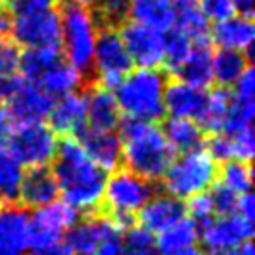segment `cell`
Segmentation results:
<instances>
[{
    "label": "cell",
    "mask_w": 255,
    "mask_h": 255,
    "mask_svg": "<svg viewBox=\"0 0 255 255\" xmlns=\"http://www.w3.org/2000/svg\"><path fill=\"white\" fill-rule=\"evenodd\" d=\"M171 2H175V4H179V2H183V0H171Z\"/></svg>",
    "instance_id": "db71d44e"
},
{
    "label": "cell",
    "mask_w": 255,
    "mask_h": 255,
    "mask_svg": "<svg viewBox=\"0 0 255 255\" xmlns=\"http://www.w3.org/2000/svg\"><path fill=\"white\" fill-rule=\"evenodd\" d=\"M118 128L121 140V162L127 166L125 170L140 175L149 183L160 181L175 158L162 128L156 127L155 123L125 118L120 121Z\"/></svg>",
    "instance_id": "7a4b0ae2"
},
{
    "label": "cell",
    "mask_w": 255,
    "mask_h": 255,
    "mask_svg": "<svg viewBox=\"0 0 255 255\" xmlns=\"http://www.w3.org/2000/svg\"><path fill=\"white\" fill-rule=\"evenodd\" d=\"M231 95H233V93H231ZM254 118H255L254 101H241L233 97L231 110H229V116H227V121H226V125H224L222 134H235V132H239V130L252 128Z\"/></svg>",
    "instance_id": "e575fe53"
},
{
    "label": "cell",
    "mask_w": 255,
    "mask_h": 255,
    "mask_svg": "<svg viewBox=\"0 0 255 255\" xmlns=\"http://www.w3.org/2000/svg\"><path fill=\"white\" fill-rule=\"evenodd\" d=\"M52 162V175L62 201L75 213H93L103 205L108 175L88 156L78 138H64L58 142Z\"/></svg>",
    "instance_id": "6da1fadb"
},
{
    "label": "cell",
    "mask_w": 255,
    "mask_h": 255,
    "mask_svg": "<svg viewBox=\"0 0 255 255\" xmlns=\"http://www.w3.org/2000/svg\"><path fill=\"white\" fill-rule=\"evenodd\" d=\"M209 192H211V198H213L216 216H226V214L235 213V205H237L239 196H235L233 192H229L227 188H224V186H220L216 183L211 186Z\"/></svg>",
    "instance_id": "b9f144b4"
},
{
    "label": "cell",
    "mask_w": 255,
    "mask_h": 255,
    "mask_svg": "<svg viewBox=\"0 0 255 255\" xmlns=\"http://www.w3.org/2000/svg\"><path fill=\"white\" fill-rule=\"evenodd\" d=\"M9 32L15 45L26 49H60L62 19L56 0L11 2Z\"/></svg>",
    "instance_id": "3957f363"
},
{
    "label": "cell",
    "mask_w": 255,
    "mask_h": 255,
    "mask_svg": "<svg viewBox=\"0 0 255 255\" xmlns=\"http://www.w3.org/2000/svg\"><path fill=\"white\" fill-rule=\"evenodd\" d=\"M75 222H77V213L62 199H56L41 209H36L30 214L28 252L62 241L67 231L75 226Z\"/></svg>",
    "instance_id": "8fae6325"
},
{
    "label": "cell",
    "mask_w": 255,
    "mask_h": 255,
    "mask_svg": "<svg viewBox=\"0 0 255 255\" xmlns=\"http://www.w3.org/2000/svg\"><path fill=\"white\" fill-rule=\"evenodd\" d=\"M19 60H21L19 45H15L13 39L2 37L0 39V78L17 75Z\"/></svg>",
    "instance_id": "ab89813d"
},
{
    "label": "cell",
    "mask_w": 255,
    "mask_h": 255,
    "mask_svg": "<svg viewBox=\"0 0 255 255\" xmlns=\"http://www.w3.org/2000/svg\"><path fill=\"white\" fill-rule=\"evenodd\" d=\"M235 214H239V216H242V218L248 220V222H254L255 199H254V196H252V192H248V194H242V196H239V198H237Z\"/></svg>",
    "instance_id": "f6af8a7d"
},
{
    "label": "cell",
    "mask_w": 255,
    "mask_h": 255,
    "mask_svg": "<svg viewBox=\"0 0 255 255\" xmlns=\"http://www.w3.org/2000/svg\"><path fill=\"white\" fill-rule=\"evenodd\" d=\"M173 255H205V254H203L199 248H196V246H194V248L183 250V252H177V254H173Z\"/></svg>",
    "instance_id": "f907efd6"
},
{
    "label": "cell",
    "mask_w": 255,
    "mask_h": 255,
    "mask_svg": "<svg viewBox=\"0 0 255 255\" xmlns=\"http://www.w3.org/2000/svg\"><path fill=\"white\" fill-rule=\"evenodd\" d=\"M196 2H198L199 9L205 15L207 21H213L214 24H218V22L226 21V19L235 15L231 0H196Z\"/></svg>",
    "instance_id": "60d3db41"
},
{
    "label": "cell",
    "mask_w": 255,
    "mask_h": 255,
    "mask_svg": "<svg viewBox=\"0 0 255 255\" xmlns=\"http://www.w3.org/2000/svg\"><path fill=\"white\" fill-rule=\"evenodd\" d=\"M173 28L184 34L194 45L211 41V26L196 0H183L175 6Z\"/></svg>",
    "instance_id": "484cf974"
},
{
    "label": "cell",
    "mask_w": 255,
    "mask_h": 255,
    "mask_svg": "<svg viewBox=\"0 0 255 255\" xmlns=\"http://www.w3.org/2000/svg\"><path fill=\"white\" fill-rule=\"evenodd\" d=\"M211 190V188H209ZM203 192V194H198L194 198L186 199V205H184V211L190 214L188 218L192 222H196L198 227L201 229L203 226H207L213 218H216V211H214V203L213 198H211V192Z\"/></svg>",
    "instance_id": "74e56055"
},
{
    "label": "cell",
    "mask_w": 255,
    "mask_h": 255,
    "mask_svg": "<svg viewBox=\"0 0 255 255\" xmlns=\"http://www.w3.org/2000/svg\"><path fill=\"white\" fill-rule=\"evenodd\" d=\"M207 92L196 86L175 80L166 86L164 92V112L170 118L198 121L205 107Z\"/></svg>",
    "instance_id": "e0dca14e"
},
{
    "label": "cell",
    "mask_w": 255,
    "mask_h": 255,
    "mask_svg": "<svg viewBox=\"0 0 255 255\" xmlns=\"http://www.w3.org/2000/svg\"><path fill=\"white\" fill-rule=\"evenodd\" d=\"M92 69L99 78V86L107 90H114L132 71V62L118 28L105 26L103 30H99Z\"/></svg>",
    "instance_id": "30bf717a"
},
{
    "label": "cell",
    "mask_w": 255,
    "mask_h": 255,
    "mask_svg": "<svg viewBox=\"0 0 255 255\" xmlns=\"http://www.w3.org/2000/svg\"><path fill=\"white\" fill-rule=\"evenodd\" d=\"M60 192H58L56 179L49 168H36V170L24 171L21 190H19V199L22 207L26 209H41L56 201Z\"/></svg>",
    "instance_id": "44dd1931"
},
{
    "label": "cell",
    "mask_w": 255,
    "mask_h": 255,
    "mask_svg": "<svg viewBox=\"0 0 255 255\" xmlns=\"http://www.w3.org/2000/svg\"><path fill=\"white\" fill-rule=\"evenodd\" d=\"M199 241V227L196 222H192L188 216L177 220L175 224L166 227L164 231L156 233L155 246L156 254L160 255H173L183 250L194 248Z\"/></svg>",
    "instance_id": "d4e9b609"
},
{
    "label": "cell",
    "mask_w": 255,
    "mask_h": 255,
    "mask_svg": "<svg viewBox=\"0 0 255 255\" xmlns=\"http://www.w3.org/2000/svg\"><path fill=\"white\" fill-rule=\"evenodd\" d=\"M54 99L34 82L21 80L15 93L0 105V132L7 134L13 127L43 123L49 118Z\"/></svg>",
    "instance_id": "9c48e42d"
},
{
    "label": "cell",
    "mask_w": 255,
    "mask_h": 255,
    "mask_svg": "<svg viewBox=\"0 0 255 255\" xmlns=\"http://www.w3.org/2000/svg\"><path fill=\"white\" fill-rule=\"evenodd\" d=\"M175 6L177 4L171 0H130L128 17L132 19V22L166 34L173 28Z\"/></svg>",
    "instance_id": "603a6c76"
},
{
    "label": "cell",
    "mask_w": 255,
    "mask_h": 255,
    "mask_svg": "<svg viewBox=\"0 0 255 255\" xmlns=\"http://www.w3.org/2000/svg\"><path fill=\"white\" fill-rule=\"evenodd\" d=\"M138 214H140V227L155 235L175 224L177 220L184 218L186 211L183 201L171 198L170 194L164 192V194H155Z\"/></svg>",
    "instance_id": "ffe728a7"
},
{
    "label": "cell",
    "mask_w": 255,
    "mask_h": 255,
    "mask_svg": "<svg viewBox=\"0 0 255 255\" xmlns=\"http://www.w3.org/2000/svg\"><path fill=\"white\" fill-rule=\"evenodd\" d=\"M252 235H254V222H248L235 213L216 216L199 229V239L213 254L227 252L239 248L246 242H252Z\"/></svg>",
    "instance_id": "4fadbf2b"
},
{
    "label": "cell",
    "mask_w": 255,
    "mask_h": 255,
    "mask_svg": "<svg viewBox=\"0 0 255 255\" xmlns=\"http://www.w3.org/2000/svg\"><path fill=\"white\" fill-rule=\"evenodd\" d=\"M216 175L218 164L213 156L205 149H194L171 160L168 171L164 173L162 184L166 194L183 201L209 190L216 183Z\"/></svg>",
    "instance_id": "8992f818"
},
{
    "label": "cell",
    "mask_w": 255,
    "mask_h": 255,
    "mask_svg": "<svg viewBox=\"0 0 255 255\" xmlns=\"http://www.w3.org/2000/svg\"><path fill=\"white\" fill-rule=\"evenodd\" d=\"M99 0H75V4H78V6H82V7H93L95 4H97Z\"/></svg>",
    "instance_id": "816d5d0a"
},
{
    "label": "cell",
    "mask_w": 255,
    "mask_h": 255,
    "mask_svg": "<svg viewBox=\"0 0 255 255\" xmlns=\"http://www.w3.org/2000/svg\"><path fill=\"white\" fill-rule=\"evenodd\" d=\"M11 2H15V0H0V4H11Z\"/></svg>",
    "instance_id": "f5cc1de1"
},
{
    "label": "cell",
    "mask_w": 255,
    "mask_h": 255,
    "mask_svg": "<svg viewBox=\"0 0 255 255\" xmlns=\"http://www.w3.org/2000/svg\"><path fill=\"white\" fill-rule=\"evenodd\" d=\"M192 49H194V43L184 34H181L179 30L171 28L170 32H166V49H164V64H166V67L171 73H175L181 67V64L188 58Z\"/></svg>",
    "instance_id": "836d02e7"
},
{
    "label": "cell",
    "mask_w": 255,
    "mask_h": 255,
    "mask_svg": "<svg viewBox=\"0 0 255 255\" xmlns=\"http://www.w3.org/2000/svg\"><path fill=\"white\" fill-rule=\"evenodd\" d=\"M235 92L233 97L241 101H254L255 97V73L252 67H248L246 71L242 73L241 78L233 84Z\"/></svg>",
    "instance_id": "7bdbcfd3"
},
{
    "label": "cell",
    "mask_w": 255,
    "mask_h": 255,
    "mask_svg": "<svg viewBox=\"0 0 255 255\" xmlns=\"http://www.w3.org/2000/svg\"><path fill=\"white\" fill-rule=\"evenodd\" d=\"M7 32H9V17L4 9H0V39L6 37Z\"/></svg>",
    "instance_id": "681fc988"
},
{
    "label": "cell",
    "mask_w": 255,
    "mask_h": 255,
    "mask_svg": "<svg viewBox=\"0 0 255 255\" xmlns=\"http://www.w3.org/2000/svg\"><path fill=\"white\" fill-rule=\"evenodd\" d=\"M162 132L170 147L173 149V153L177 151L179 155L194 151V149H201L203 136H205L198 121L179 120V118H168L162 127Z\"/></svg>",
    "instance_id": "83f0119b"
},
{
    "label": "cell",
    "mask_w": 255,
    "mask_h": 255,
    "mask_svg": "<svg viewBox=\"0 0 255 255\" xmlns=\"http://www.w3.org/2000/svg\"><path fill=\"white\" fill-rule=\"evenodd\" d=\"M30 213L21 205H0V255H24L28 252Z\"/></svg>",
    "instance_id": "5bb4252c"
},
{
    "label": "cell",
    "mask_w": 255,
    "mask_h": 255,
    "mask_svg": "<svg viewBox=\"0 0 255 255\" xmlns=\"http://www.w3.org/2000/svg\"><path fill=\"white\" fill-rule=\"evenodd\" d=\"M235 9V15H242V17H250L255 11V0H231Z\"/></svg>",
    "instance_id": "7dc6e473"
},
{
    "label": "cell",
    "mask_w": 255,
    "mask_h": 255,
    "mask_svg": "<svg viewBox=\"0 0 255 255\" xmlns=\"http://www.w3.org/2000/svg\"><path fill=\"white\" fill-rule=\"evenodd\" d=\"M211 39L222 50H237L246 54V50H250L254 45L255 24L250 17L233 15L214 24V28L211 30Z\"/></svg>",
    "instance_id": "7402d4cb"
},
{
    "label": "cell",
    "mask_w": 255,
    "mask_h": 255,
    "mask_svg": "<svg viewBox=\"0 0 255 255\" xmlns=\"http://www.w3.org/2000/svg\"><path fill=\"white\" fill-rule=\"evenodd\" d=\"M123 233L125 231H112L105 237V241L99 244L95 255H127L125 246H123Z\"/></svg>",
    "instance_id": "ee69618b"
},
{
    "label": "cell",
    "mask_w": 255,
    "mask_h": 255,
    "mask_svg": "<svg viewBox=\"0 0 255 255\" xmlns=\"http://www.w3.org/2000/svg\"><path fill=\"white\" fill-rule=\"evenodd\" d=\"M132 65L138 69H158L164 64L166 34L138 22H125L120 30Z\"/></svg>",
    "instance_id": "7c38bea8"
},
{
    "label": "cell",
    "mask_w": 255,
    "mask_h": 255,
    "mask_svg": "<svg viewBox=\"0 0 255 255\" xmlns=\"http://www.w3.org/2000/svg\"><path fill=\"white\" fill-rule=\"evenodd\" d=\"M32 255H75V254H73V250L69 248V244L62 239V241L47 244V246H43V248H39V250H34Z\"/></svg>",
    "instance_id": "bcb514c9"
},
{
    "label": "cell",
    "mask_w": 255,
    "mask_h": 255,
    "mask_svg": "<svg viewBox=\"0 0 255 255\" xmlns=\"http://www.w3.org/2000/svg\"><path fill=\"white\" fill-rule=\"evenodd\" d=\"M213 255H255V250H254V244H252V242H246V244H242V246H239V248L227 250V252H220V254H213Z\"/></svg>",
    "instance_id": "c3c4849f"
},
{
    "label": "cell",
    "mask_w": 255,
    "mask_h": 255,
    "mask_svg": "<svg viewBox=\"0 0 255 255\" xmlns=\"http://www.w3.org/2000/svg\"><path fill=\"white\" fill-rule=\"evenodd\" d=\"M86 99V128L92 130H116L120 127L121 112L112 90L93 86L84 95Z\"/></svg>",
    "instance_id": "ac0fdd59"
},
{
    "label": "cell",
    "mask_w": 255,
    "mask_h": 255,
    "mask_svg": "<svg viewBox=\"0 0 255 255\" xmlns=\"http://www.w3.org/2000/svg\"><path fill=\"white\" fill-rule=\"evenodd\" d=\"M213 56L214 52L211 50V43H198L194 45V49L190 50L188 58L184 60L181 67H179L175 75L177 80L186 82L190 86H196L199 90L211 88L214 82L213 78Z\"/></svg>",
    "instance_id": "cb8c5ba5"
},
{
    "label": "cell",
    "mask_w": 255,
    "mask_h": 255,
    "mask_svg": "<svg viewBox=\"0 0 255 255\" xmlns=\"http://www.w3.org/2000/svg\"><path fill=\"white\" fill-rule=\"evenodd\" d=\"M80 143L88 156L103 171H116L121 164V140L116 130H92L80 134Z\"/></svg>",
    "instance_id": "d6986e66"
},
{
    "label": "cell",
    "mask_w": 255,
    "mask_h": 255,
    "mask_svg": "<svg viewBox=\"0 0 255 255\" xmlns=\"http://www.w3.org/2000/svg\"><path fill=\"white\" fill-rule=\"evenodd\" d=\"M6 145L22 168H47L56 156L58 136L45 123H26L7 132Z\"/></svg>",
    "instance_id": "ba28073f"
},
{
    "label": "cell",
    "mask_w": 255,
    "mask_h": 255,
    "mask_svg": "<svg viewBox=\"0 0 255 255\" xmlns=\"http://www.w3.org/2000/svg\"><path fill=\"white\" fill-rule=\"evenodd\" d=\"M112 231H123L114 224L110 216H88L75 222V226L67 231L65 242L69 244L75 255H95L99 244Z\"/></svg>",
    "instance_id": "2e32d148"
},
{
    "label": "cell",
    "mask_w": 255,
    "mask_h": 255,
    "mask_svg": "<svg viewBox=\"0 0 255 255\" xmlns=\"http://www.w3.org/2000/svg\"><path fill=\"white\" fill-rule=\"evenodd\" d=\"M82 82H84L82 73L77 71L65 60H58L56 64L39 78L37 86L43 92L49 93L52 99H58V97H64L69 93H77Z\"/></svg>",
    "instance_id": "4316f807"
},
{
    "label": "cell",
    "mask_w": 255,
    "mask_h": 255,
    "mask_svg": "<svg viewBox=\"0 0 255 255\" xmlns=\"http://www.w3.org/2000/svg\"><path fill=\"white\" fill-rule=\"evenodd\" d=\"M231 140V149H233V160L239 162H250L255 153V136L254 127L246 130H239L235 134H226Z\"/></svg>",
    "instance_id": "f35d334b"
},
{
    "label": "cell",
    "mask_w": 255,
    "mask_h": 255,
    "mask_svg": "<svg viewBox=\"0 0 255 255\" xmlns=\"http://www.w3.org/2000/svg\"><path fill=\"white\" fill-rule=\"evenodd\" d=\"M123 246L127 255H156L155 235L140 226H130L123 233Z\"/></svg>",
    "instance_id": "d590c367"
},
{
    "label": "cell",
    "mask_w": 255,
    "mask_h": 255,
    "mask_svg": "<svg viewBox=\"0 0 255 255\" xmlns=\"http://www.w3.org/2000/svg\"><path fill=\"white\" fill-rule=\"evenodd\" d=\"M231 103H233V95L226 88H216L211 93H207L205 107L198 120L203 132L207 130V132L218 134L224 130V125L231 110Z\"/></svg>",
    "instance_id": "f1b7e54d"
},
{
    "label": "cell",
    "mask_w": 255,
    "mask_h": 255,
    "mask_svg": "<svg viewBox=\"0 0 255 255\" xmlns=\"http://www.w3.org/2000/svg\"><path fill=\"white\" fill-rule=\"evenodd\" d=\"M56 2H69V0H56Z\"/></svg>",
    "instance_id": "11a10c76"
},
{
    "label": "cell",
    "mask_w": 255,
    "mask_h": 255,
    "mask_svg": "<svg viewBox=\"0 0 255 255\" xmlns=\"http://www.w3.org/2000/svg\"><path fill=\"white\" fill-rule=\"evenodd\" d=\"M49 127L54 134L65 138L80 136L86 130V99L82 93H69L58 97L49 112Z\"/></svg>",
    "instance_id": "9a60e30c"
},
{
    "label": "cell",
    "mask_w": 255,
    "mask_h": 255,
    "mask_svg": "<svg viewBox=\"0 0 255 255\" xmlns=\"http://www.w3.org/2000/svg\"><path fill=\"white\" fill-rule=\"evenodd\" d=\"M250 67L248 58L237 50H222L220 49L213 56V78L218 82L220 88L233 86L241 75Z\"/></svg>",
    "instance_id": "4dcf8cb0"
},
{
    "label": "cell",
    "mask_w": 255,
    "mask_h": 255,
    "mask_svg": "<svg viewBox=\"0 0 255 255\" xmlns=\"http://www.w3.org/2000/svg\"><path fill=\"white\" fill-rule=\"evenodd\" d=\"M58 60H62V50L60 49H26L24 52H21L17 73L26 82L37 84L39 78L49 71Z\"/></svg>",
    "instance_id": "f546056e"
},
{
    "label": "cell",
    "mask_w": 255,
    "mask_h": 255,
    "mask_svg": "<svg viewBox=\"0 0 255 255\" xmlns=\"http://www.w3.org/2000/svg\"><path fill=\"white\" fill-rule=\"evenodd\" d=\"M24 168L9 155V151L0 155V203L7 205L19 199Z\"/></svg>",
    "instance_id": "1f68e13d"
},
{
    "label": "cell",
    "mask_w": 255,
    "mask_h": 255,
    "mask_svg": "<svg viewBox=\"0 0 255 255\" xmlns=\"http://www.w3.org/2000/svg\"><path fill=\"white\" fill-rule=\"evenodd\" d=\"M128 6L130 0H99L95 7L97 11H93L97 21L103 22L108 28H116L125 24L128 17Z\"/></svg>",
    "instance_id": "8d00e7d4"
},
{
    "label": "cell",
    "mask_w": 255,
    "mask_h": 255,
    "mask_svg": "<svg viewBox=\"0 0 255 255\" xmlns=\"http://www.w3.org/2000/svg\"><path fill=\"white\" fill-rule=\"evenodd\" d=\"M155 196L153 183L128 170H116L107 179L103 203L110 211L114 224L127 231L132 224V218L143 209V205Z\"/></svg>",
    "instance_id": "52a82bcc"
},
{
    "label": "cell",
    "mask_w": 255,
    "mask_h": 255,
    "mask_svg": "<svg viewBox=\"0 0 255 255\" xmlns=\"http://www.w3.org/2000/svg\"><path fill=\"white\" fill-rule=\"evenodd\" d=\"M62 19V43L65 62L82 75L92 69L95 43L99 36V21L92 9L78 4H69L60 11Z\"/></svg>",
    "instance_id": "5b68a950"
},
{
    "label": "cell",
    "mask_w": 255,
    "mask_h": 255,
    "mask_svg": "<svg viewBox=\"0 0 255 255\" xmlns=\"http://www.w3.org/2000/svg\"><path fill=\"white\" fill-rule=\"evenodd\" d=\"M166 77L158 69H134L114 88V97L125 120L155 123L164 118Z\"/></svg>",
    "instance_id": "277c9868"
},
{
    "label": "cell",
    "mask_w": 255,
    "mask_h": 255,
    "mask_svg": "<svg viewBox=\"0 0 255 255\" xmlns=\"http://www.w3.org/2000/svg\"><path fill=\"white\" fill-rule=\"evenodd\" d=\"M218 184L233 192L235 196H242L252 190V181H254V171L250 162H239L231 160L226 162L222 168H218Z\"/></svg>",
    "instance_id": "d6a6232c"
}]
</instances>
